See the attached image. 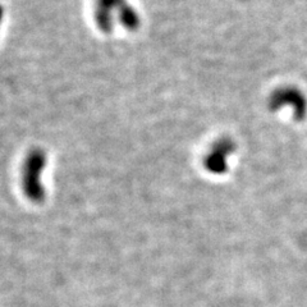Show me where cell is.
<instances>
[{
	"label": "cell",
	"mask_w": 307,
	"mask_h": 307,
	"mask_svg": "<svg viewBox=\"0 0 307 307\" xmlns=\"http://www.w3.org/2000/svg\"><path fill=\"white\" fill-rule=\"evenodd\" d=\"M283 105H291L294 108V113H296V118L298 120L304 118L307 110V104L304 100L303 95L296 89L292 87H285V89L277 90L274 94L271 95L270 99V106L273 110L279 109Z\"/></svg>",
	"instance_id": "6da1fadb"
},
{
	"label": "cell",
	"mask_w": 307,
	"mask_h": 307,
	"mask_svg": "<svg viewBox=\"0 0 307 307\" xmlns=\"http://www.w3.org/2000/svg\"><path fill=\"white\" fill-rule=\"evenodd\" d=\"M233 147L234 146L230 141L223 140V141L218 142L206 160V166L209 170L214 173H223L227 170V156L232 151Z\"/></svg>",
	"instance_id": "7a4b0ae2"
}]
</instances>
